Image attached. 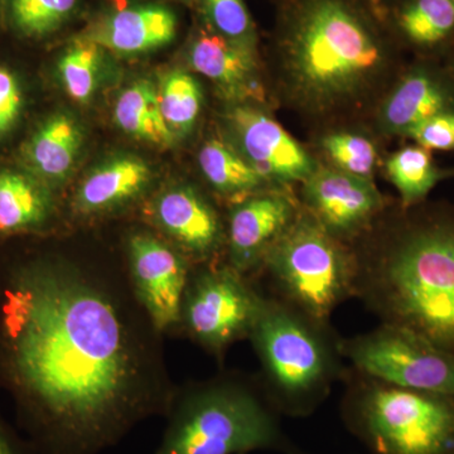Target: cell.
Listing matches in <instances>:
<instances>
[{"label": "cell", "mask_w": 454, "mask_h": 454, "mask_svg": "<svg viewBox=\"0 0 454 454\" xmlns=\"http://www.w3.org/2000/svg\"><path fill=\"white\" fill-rule=\"evenodd\" d=\"M264 297L231 267L208 268L188 282L182 317L188 331L210 351H223L249 336Z\"/></svg>", "instance_id": "9c48e42d"}, {"label": "cell", "mask_w": 454, "mask_h": 454, "mask_svg": "<svg viewBox=\"0 0 454 454\" xmlns=\"http://www.w3.org/2000/svg\"><path fill=\"white\" fill-rule=\"evenodd\" d=\"M303 208L331 235L354 245L380 219L385 199L372 179L336 168L313 173L301 187Z\"/></svg>", "instance_id": "8fae6325"}, {"label": "cell", "mask_w": 454, "mask_h": 454, "mask_svg": "<svg viewBox=\"0 0 454 454\" xmlns=\"http://www.w3.org/2000/svg\"><path fill=\"white\" fill-rule=\"evenodd\" d=\"M175 12L158 3L129 5L106 14L92 29L90 40L119 55H140L162 49L177 35Z\"/></svg>", "instance_id": "e0dca14e"}, {"label": "cell", "mask_w": 454, "mask_h": 454, "mask_svg": "<svg viewBox=\"0 0 454 454\" xmlns=\"http://www.w3.org/2000/svg\"><path fill=\"white\" fill-rule=\"evenodd\" d=\"M225 122L231 146L262 178L286 184L307 181L318 164L267 113L250 104H236L226 114Z\"/></svg>", "instance_id": "30bf717a"}, {"label": "cell", "mask_w": 454, "mask_h": 454, "mask_svg": "<svg viewBox=\"0 0 454 454\" xmlns=\"http://www.w3.org/2000/svg\"><path fill=\"white\" fill-rule=\"evenodd\" d=\"M83 140L82 127L68 114L50 116L23 149L28 168L38 178L59 182L70 175Z\"/></svg>", "instance_id": "ffe728a7"}, {"label": "cell", "mask_w": 454, "mask_h": 454, "mask_svg": "<svg viewBox=\"0 0 454 454\" xmlns=\"http://www.w3.org/2000/svg\"><path fill=\"white\" fill-rule=\"evenodd\" d=\"M387 176L399 193L400 205L413 207L428 201L439 184L454 178V168L438 166L432 152L414 143L387 158Z\"/></svg>", "instance_id": "44dd1931"}, {"label": "cell", "mask_w": 454, "mask_h": 454, "mask_svg": "<svg viewBox=\"0 0 454 454\" xmlns=\"http://www.w3.org/2000/svg\"><path fill=\"white\" fill-rule=\"evenodd\" d=\"M154 216L173 240L200 258L212 255L223 241L216 211L193 188L166 191L155 201Z\"/></svg>", "instance_id": "ac0fdd59"}, {"label": "cell", "mask_w": 454, "mask_h": 454, "mask_svg": "<svg viewBox=\"0 0 454 454\" xmlns=\"http://www.w3.org/2000/svg\"><path fill=\"white\" fill-rule=\"evenodd\" d=\"M0 454H38L37 450L0 417Z\"/></svg>", "instance_id": "1f68e13d"}, {"label": "cell", "mask_w": 454, "mask_h": 454, "mask_svg": "<svg viewBox=\"0 0 454 454\" xmlns=\"http://www.w3.org/2000/svg\"><path fill=\"white\" fill-rule=\"evenodd\" d=\"M408 139L429 152H454V110L438 114L423 121Z\"/></svg>", "instance_id": "f546056e"}, {"label": "cell", "mask_w": 454, "mask_h": 454, "mask_svg": "<svg viewBox=\"0 0 454 454\" xmlns=\"http://www.w3.org/2000/svg\"><path fill=\"white\" fill-rule=\"evenodd\" d=\"M116 124L133 138L157 146H169L175 134L164 121L158 90L153 83L140 80L119 95L114 107Z\"/></svg>", "instance_id": "7402d4cb"}, {"label": "cell", "mask_w": 454, "mask_h": 454, "mask_svg": "<svg viewBox=\"0 0 454 454\" xmlns=\"http://www.w3.org/2000/svg\"><path fill=\"white\" fill-rule=\"evenodd\" d=\"M271 44L284 100L317 121L367 106L405 66L372 0H277Z\"/></svg>", "instance_id": "7a4b0ae2"}, {"label": "cell", "mask_w": 454, "mask_h": 454, "mask_svg": "<svg viewBox=\"0 0 454 454\" xmlns=\"http://www.w3.org/2000/svg\"><path fill=\"white\" fill-rule=\"evenodd\" d=\"M382 12L404 52L442 61L454 46V0H394Z\"/></svg>", "instance_id": "2e32d148"}, {"label": "cell", "mask_w": 454, "mask_h": 454, "mask_svg": "<svg viewBox=\"0 0 454 454\" xmlns=\"http://www.w3.org/2000/svg\"><path fill=\"white\" fill-rule=\"evenodd\" d=\"M131 286L157 331L167 330L182 317L188 282L184 258L149 234L131 236L128 243Z\"/></svg>", "instance_id": "4fadbf2b"}, {"label": "cell", "mask_w": 454, "mask_h": 454, "mask_svg": "<svg viewBox=\"0 0 454 454\" xmlns=\"http://www.w3.org/2000/svg\"><path fill=\"white\" fill-rule=\"evenodd\" d=\"M122 283L47 258L0 278V381L38 454H100L168 413L157 328Z\"/></svg>", "instance_id": "6da1fadb"}, {"label": "cell", "mask_w": 454, "mask_h": 454, "mask_svg": "<svg viewBox=\"0 0 454 454\" xmlns=\"http://www.w3.org/2000/svg\"><path fill=\"white\" fill-rule=\"evenodd\" d=\"M164 121L175 137L187 136L201 113L202 88L195 77L184 71H173L164 77L158 90Z\"/></svg>", "instance_id": "d4e9b609"}, {"label": "cell", "mask_w": 454, "mask_h": 454, "mask_svg": "<svg viewBox=\"0 0 454 454\" xmlns=\"http://www.w3.org/2000/svg\"><path fill=\"white\" fill-rule=\"evenodd\" d=\"M187 61L234 106L264 98L258 52L221 37L203 23L188 43Z\"/></svg>", "instance_id": "9a60e30c"}, {"label": "cell", "mask_w": 454, "mask_h": 454, "mask_svg": "<svg viewBox=\"0 0 454 454\" xmlns=\"http://www.w3.org/2000/svg\"><path fill=\"white\" fill-rule=\"evenodd\" d=\"M301 208L283 191L241 199L230 212L227 229L230 267L243 276L262 267L265 255L294 223Z\"/></svg>", "instance_id": "5bb4252c"}, {"label": "cell", "mask_w": 454, "mask_h": 454, "mask_svg": "<svg viewBox=\"0 0 454 454\" xmlns=\"http://www.w3.org/2000/svg\"><path fill=\"white\" fill-rule=\"evenodd\" d=\"M373 4L378 5V7H380L381 9H384L385 7H387V5L390 4V3H393L394 0H372Z\"/></svg>", "instance_id": "836d02e7"}, {"label": "cell", "mask_w": 454, "mask_h": 454, "mask_svg": "<svg viewBox=\"0 0 454 454\" xmlns=\"http://www.w3.org/2000/svg\"><path fill=\"white\" fill-rule=\"evenodd\" d=\"M264 372V393L280 415L315 413L345 376L340 339L278 298L264 297L249 334Z\"/></svg>", "instance_id": "277c9868"}, {"label": "cell", "mask_w": 454, "mask_h": 454, "mask_svg": "<svg viewBox=\"0 0 454 454\" xmlns=\"http://www.w3.org/2000/svg\"><path fill=\"white\" fill-rule=\"evenodd\" d=\"M322 149L333 168L372 179L378 164V148L372 139L356 131H333L321 140Z\"/></svg>", "instance_id": "f1b7e54d"}, {"label": "cell", "mask_w": 454, "mask_h": 454, "mask_svg": "<svg viewBox=\"0 0 454 454\" xmlns=\"http://www.w3.org/2000/svg\"><path fill=\"white\" fill-rule=\"evenodd\" d=\"M197 4L208 29L258 52V29L244 0H197Z\"/></svg>", "instance_id": "83f0119b"}, {"label": "cell", "mask_w": 454, "mask_h": 454, "mask_svg": "<svg viewBox=\"0 0 454 454\" xmlns=\"http://www.w3.org/2000/svg\"><path fill=\"white\" fill-rule=\"evenodd\" d=\"M154 454H304L284 433L264 390L225 379L175 397Z\"/></svg>", "instance_id": "5b68a950"}, {"label": "cell", "mask_w": 454, "mask_h": 454, "mask_svg": "<svg viewBox=\"0 0 454 454\" xmlns=\"http://www.w3.org/2000/svg\"><path fill=\"white\" fill-rule=\"evenodd\" d=\"M352 370L393 387L454 395V354L420 334L381 324L370 333L340 340Z\"/></svg>", "instance_id": "ba28073f"}, {"label": "cell", "mask_w": 454, "mask_h": 454, "mask_svg": "<svg viewBox=\"0 0 454 454\" xmlns=\"http://www.w3.org/2000/svg\"><path fill=\"white\" fill-rule=\"evenodd\" d=\"M454 110V77L443 61L414 57L376 106V128L387 137L408 138L423 121Z\"/></svg>", "instance_id": "7c38bea8"}, {"label": "cell", "mask_w": 454, "mask_h": 454, "mask_svg": "<svg viewBox=\"0 0 454 454\" xmlns=\"http://www.w3.org/2000/svg\"><path fill=\"white\" fill-rule=\"evenodd\" d=\"M262 267L278 300L321 324L330 325L337 307L356 294L354 247L331 235L303 207Z\"/></svg>", "instance_id": "52a82bcc"}, {"label": "cell", "mask_w": 454, "mask_h": 454, "mask_svg": "<svg viewBox=\"0 0 454 454\" xmlns=\"http://www.w3.org/2000/svg\"><path fill=\"white\" fill-rule=\"evenodd\" d=\"M50 211V196L40 182L23 173H0V231H22L40 226Z\"/></svg>", "instance_id": "603a6c76"}, {"label": "cell", "mask_w": 454, "mask_h": 454, "mask_svg": "<svg viewBox=\"0 0 454 454\" xmlns=\"http://www.w3.org/2000/svg\"><path fill=\"white\" fill-rule=\"evenodd\" d=\"M340 417L370 454H454V395L348 372Z\"/></svg>", "instance_id": "8992f818"}, {"label": "cell", "mask_w": 454, "mask_h": 454, "mask_svg": "<svg viewBox=\"0 0 454 454\" xmlns=\"http://www.w3.org/2000/svg\"><path fill=\"white\" fill-rule=\"evenodd\" d=\"M22 107V94L14 74L0 66V136L16 124Z\"/></svg>", "instance_id": "4dcf8cb0"}, {"label": "cell", "mask_w": 454, "mask_h": 454, "mask_svg": "<svg viewBox=\"0 0 454 454\" xmlns=\"http://www.w3.org/2000/svg\"><path fill=\"white\" fill-rule=\"evenodd\" d=\"M199 164L208 184L223 196L245 199L269 184L238 152L219 140L203 145Z\"/></svg>", "instance_id": "cb8c5ba5"}, {"label": "cell", "mask_w": 454, "mask_h": 454, "mask_svg": "<svg viewBox=\"0 0 454 454\" xmlns=\"http://www.w3.org/2000/svg\"><path fill=\"white\" fill-rule=\"evenodd\" d=\"M354 249L355 297L381 324L408 328L454 354V203H399Z\"/></svg>", "instance_id": "3957f363"}, {"label": "cell", "mask_w": 454, "mask_h": 454, "mask_svg": "<svg viewBox=\"0 0 454 454\" xmlns=\"http://www.w3.org/2000/svg\"><path fill=\"white\" fill-rule=\"evenodd\" d=\"M151 181L142 160L121 155L98 166L77 191L76 207L82 214H101L136 199Z\"/></svg>", "instance_id": "d6986e66"}, {"label": "cell", "mask_w": 454, "mask_h": 454, "mask_svg": "<svg viewBox=\"0 0 454 454\" xmlns=\"http://www.w3.org/2000/svg\"><path fill=\"white\" fill-rule=\"evenodd\" d=\"M103 47L89 37L74 41L59 57L62 86L77 103H88L98 88Z\"/></svg>", "instance_id": "484cf974"}, {"label": "cell", "mask_w": 454, "mask_h": 454, "mask_svg": "<svg viewBox=\"0 0 454 454\" xmlns=\"http://www.w3.org/2000/svg\"><path fill=\"white\" fill-rule=\"evenodd\" d=\"M82 0H8L12 25L20 35L43 38L70 22Z\"/></svg>", "instance_id": "4316f807"}, {"label": "cell", "mask_w": 454, "mask_h": 454, "mask_svg": "<svg viewBox=\"0 0 454 454\" xmlns=\"http://www.w3.org/2000/svg\"><path fill=\"white\" fill-rule=\"evenodd\" d=\"M442 61H443V64L446 65V67L454 77V46L452 49L448 51L447 55L444 56V59H442Z\"/></svg>", "instance_id": "d6a6232c"}]
</instances>
